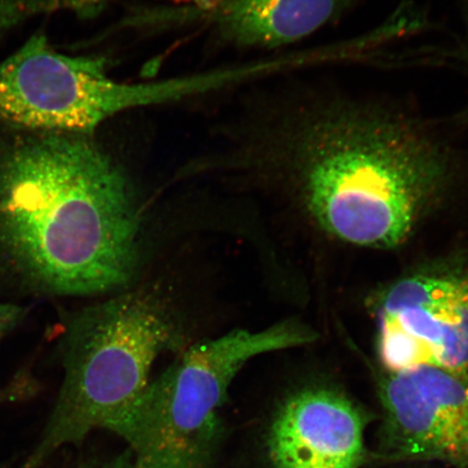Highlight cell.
<instances>
[{
  "instance_id": "obj_8",
  "label": "cell",
  "mask_w": 468,
  "mask_h": 468,
  "mask_svg": "<svg viewBox=\"0 0 468 468\" xmlns=\"http://www.w3.org/2000/svg\"><path fill=\"white\" fill-rule=\"evenodd\" d=\"M365 419L336 390L314 388L285 401L269 435L276 468H358L365 459Z\"/></svg>"
},
{
  "instance_id": "obj_5",
  "label": "cell",
  "mask_w": 468,
  "mask_h": 468,
  "mask_svg": "<svg viewBox=\"0 0 468 468\" xmlns=\"http://www.w3.org/2000/svg\"><path fill=\"white\" fill-rule=\"evenodd\" d=\"M245 364L247 351L229 336L185 350L116 431L134 468H203L218 409Z\"/></svg>"
},
{
  "instance_id": "obj_6",
  "label": "cell",
  "mask_w": 468,
  "mask_h": 468,
  "mask_svg": "<svg viewBox=\"0 0 468 468\" xmlns=\"http://www.w3.org/2000/svg\"><path fill=\"white\" fill-rule=\"evenodd\" d=\"M377 315L388 373L419 366L468 373V268L397 281L380 296Z\"/></svg>"
},
{
  "instance_id": "obj_4",
  "label": "cell",
  "mask_w": 468,
  "mask_h": 468,
  "mask_svg": "<svg viewBox=\"0 0 468 468\" xmlns=\"http://www.w3.org/2000/svg\"><path fill=\"white\" fill-rule=\"evenodd\" d=\"M105 64L58 54L44 35H34L0 63V122L17 130L90 133L128 113L202 92L195 74L131 84L111 78Z\"/></svg>"
},
{
  "instance_id": "obj_7",
  "label": "cell",
  "mask_w": 468,
  "mask_h": 468,
  "mask_svg": "<svg viewBox=\"0 0 468 468\" xmlns=\"http://www.w3.org/2000/svg\"><path fill=\"white\" fill-rule=\"evenodd\" d=\"M379 396L386 452L468 468V373L434 366L388 373Z\"/></svg>"
},
{
  "instance_id": "obj_1",
  "label": "cell",
  "mask_w": 468,
  "mask_h": 468,
  "mask_svg": "<svg viewBox=\"0 0 468 468\" xmlns=\"http://www.w3.org/2000/svg\"><path fill=\"white\" fill-rule=\"evenodd\" d=\"M243 96L213 128L208 159L271 176L343 242H406L467 165L462 117L446 121L406 99L302 79Z\"/></svg>"
},
{
  "instance_id": "obj_10",
  "label": "cell",
  "mask_w": 468,
  "mask_h": 468,
  "mask_svg": "<svg viewBox=\"0 0 468 468\" xmlns=\"http://www.w3.org/2000/svg\"><path fill=\"white\" fill-rule=\"evenodd\" d=\"M28 312V307L19 303L0 302V343L22 324Z\"/></svg>"
},
{
  "instance_id": "obj_12",
  "label": "cell",
  "mask_w": 468,
  "mask_h": 468,
  "mask_svg": "<svg viewBox=\"0 0 468 468\" xmlns=\"http://www.w3.org/2000/svg\"><path fill=\"white\" fill-rule=\"evenodd\" d=\"M80 468H134L131 455V460L121 458L113 461L105 462V463L86 464Z\"/></svg>"
},
{
  "instance_id": "obj_3",
  "label": "cell",
  "mask_w": 468,
  "mask_h": 468,
  "mask_svg": "<svg viewBox=\"0 0 468 468\" xmlns=\"http://www.w3.org/2000/svg\"><path fill=\"white\" fill-rule=\"evenodd\" d=\"M180 336L165 303L136 290L78 310L64 324L63 382L43 436L21 468H39L92 431L115 432L148 391L159 356Z\"/></svg>"
},
{
  "instance_id": "obj_9",
  "label": "cell",
  "mask_w": 468,
  "mask_h": 468,
  "mask_svg": "<svg viewBox=\"0 0 468 468\" xmlns=\"http://www.w3.org/2000/svg\"><path fill=\"white\" fill-rule=\"evenodd\" d=\"M358 0H218L152 19L200 23L216 43L237 49H278L341 20Z\"/></svg>"
},
{
  "instance_id": "obj_2",
  "label": "cell",
  "mask_w": 468,
  "mask_h": 468,
  "mask_svg": "<svg viewBox=\"0 0 468 468\" xmlns=\"http://www.w3.org/2000/svg\"><path fill=\"white\" fill-rule=\"evenodd\" d=\"M101 130L0 139V302L105 294L133 280L136 190L122 143Z\"/></svg>"
},
{
  "instance_id": "obj_11",
  "label": "cell",
  "mask_w": 468,
  "mask_h": 468,
  "mask_svg": "<svg viewBox=\"0 0 468 468\" xmlns=\"http://www.w3.org/2000/svg\"><path fill=\"white\" fill-rule=\"evenodd\" d=\"M460 14L462 26H463V33L460 38V47L458 55L460 61L464 63L468 69V0H460ZM462 117L468 122V107L464 113H462Z\"/></svg>"
}]
</instances>
